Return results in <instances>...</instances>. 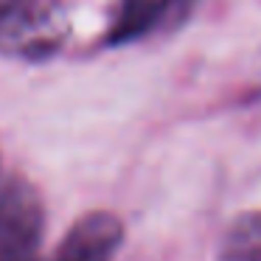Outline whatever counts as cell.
Here are the masks:
<instances>
[{
	"label": "cell",
	"instance_id": "5b68a950",
	"mask_svg": "<svg viewBox=\"0 0 261 261\" xmlns=\"http://www.w3.org/2000/svg\"><path fill=\"white\" fill-rule=\"evenodd\" d=\"M219 261H261V214H244L233 222Z\"/></svg>",
	"mask_w": 261,
	"mask_h": 261
},
{
	"label": "cell",
	"instance_id": "3957f363",
	"mask_svg": "<svg viewBox=\"0 0 261 261\" xmlns=\"http://www.w3.org/2000/svg\"><path fill=\"white\" fill-rule=\"evenodd\" d=\"M121 222L107 211L82 216L59 244L57 261H113L121 244Z\"/></svg>",
	"mask_w": 261,
	"mask_h": 261
},
{
	"label": "cell",
	"instance_id": "7a4b0ae2",
	"mask_svg": "<svg viewBox=\"0 0 261 261\" xmlns=\"http://www.w3.org/2000/svg\"><path fill=\"white\" fill-rule=\"evenodd\" d=\"M45 233V211L34 186L9 180L0 186V261H37Z\"/></svg>",
	"mask_w": 261,
	"mask_h": 261
},
{
	"label": "cell",
	"instance_id": "8992f818",
	"mask_svg": "<svg viewBox=\"0 0 261 261\" xmlns=\"http://www.w3.org/2000/svg\"><path fill=\"white\" fill-rule=\"evenodd\" d=\"M6 3H12V0H0V6H6Z\"/></svg>",
	"mask_w": 261,
	"mask_h": 261
},
{
	"label": "cell",
	"instance_id": "6da1fadb",
	"mask_svg": "<svg viewBox=\"0 0 261 261\" xmlns=\"http://www.w3.org/2000/svg\"><path fill=\"white\" fill-rule=\"evenodd\" d=\"M70 34L62 0H12L0 6V54L17 59H45Z\"/></svg>",
	"mask_w": 261,
	"mask_h": 261
},
{
	"label": "cell",
	"instance_id": "277c9868",
	"mask_svg": "<svg viewBox=\"0 0 261 261\" xmlns=\"http://www.w3.org/2000/svg\"><path fill=\"white\" fill-rule=\"evenodd\" d=\"M186 3L188 0H121L118 14L113 20V31H110V42L121 45V42H132L138 37L152 34Z\"/></svg>",
	"mask_w": 261,
	"mask_h": 261
}]
</instances>
